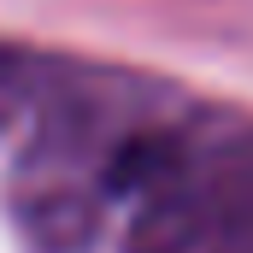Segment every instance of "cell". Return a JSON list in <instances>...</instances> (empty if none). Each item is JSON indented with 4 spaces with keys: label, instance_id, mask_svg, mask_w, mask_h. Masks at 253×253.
<instances>
[]
</instances>
